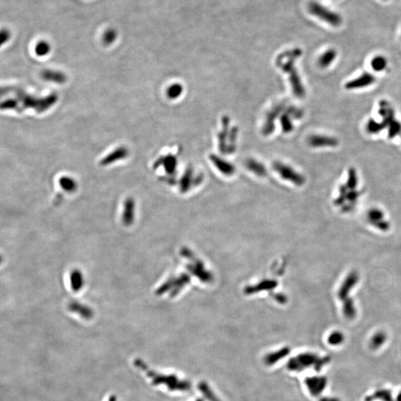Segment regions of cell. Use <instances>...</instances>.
<instances>
[{
  "instance_id": "6da1fadb",
  "label": "cell",
  "mask_w": 401,
  "mask_h": 401,
  "mask_svg": "<svg viewBox=\"0 0 401 401\" xmlns=\"http://www.w3.org/2000/svg\"><path fill=\"white\" fill-rule=\"evenodd\" d=\"M359 281V274L357 271H352L346 276L342 282L339 291V297L343 302L344 315L349 319H352L356 317L357 309L355 301L349 296L351 291L356 286Z\"/></svg>"
},
{
  "instance_id": "7a4b0ae2",
  "label": "cell",
  "mask_w": 401,
  "mask_h": 401,
  "mask_svg": "<svg viewBox=\"0 0 401 401\" xmlns=\"http://www.w3.org/2000/svg\"><path fill=\"white\" fill-rule=\"evenodd\" d=\"M329 362V358H319L316 354L307 352L291 358L287 362V368L291 372H301L305 369L314 367L319 372Z\"/></svg>"
},
{
  "instance_id": "3957f363",
  "label": "cell",
  "mask_w": 401,
  "mask_h": 401,
  "mask_svg": "<svg viewBox=\"0 0 401 401\" xmlns=\"http://www.w3.org/2000/svg\"><path fill=\"white\" fill-rule=\"evenodd\" d=\"M309 9L311 13L317 17L318 19L334 28H338L343 23V17L339 13L322 4L312 2L310 5Z\"/></svg>"
},
{
  "instance_id": "277c9868",
  "label": "cell",
  "mask_w": 401,
  "mask_h": 401,
  "mask_svg": "<svg viewBox=\"0 0 401 401\" xmlns=\"http://www.w3.org/2000/svg\"><path fill=\"white\" fill-rule=\"evenodd\" d=\"M149 376L152 377L153 382L155 384H165L171 390L174 391H188L190 389L191 385L190 382L183 380H180L175 375H158L153 372H149Z\"/></svg>"
},
{
  "instance_id": "5b68a950",
  "label": "cell",
  "mask_w": 401,
  "mask_h": 401,
  "mask_svg": "<svg viewBox=\"0 0 401 401\" xmlns=\"http://www.w3.org/2000/svg\"><path fill=\"white\" fill-rule=\"evenodd\" d=\"M299 54L294 57L293 54H291L289 61L285 64H281L282 69L286 72H290V81H291V87L293 88L294 94L297 97H302L305 95V90L303 85L301 83V79L299 78L298 73L296 72L295 68H294V60L296 59Z\"/></svg>"
},
{
  "instance_id": "8992f818",
  "label": "cell",
  "mask_w": 401,
  "mask_h": 401,
  "mask_svg": "<svg viewBox=\"0 0 401 401\" xmlns=\"http://www.w3.org/2000/svg\"><path fill=\"white\" fill-rule=\"evenodd\" d=\"M274 168L284 179L288 180L298 185H301L304 183L303 177L288 165L276 161L274 165Z\"/></svg>"
},
{
  "instance_id": "52a82bcc",
  "label": "cell",
  "mask_w": 401,
  "mask_h": 401,
  "mask_svg": "<svg viewBox=\"0 0 401 401\" xmlns=\"http://www.w3.org/2000/svg\"><path fill=\"white\" fill-rule=\"evenodd\" d=\"M326 378L322 376L308 377L305 380V384L310 394L318 397L324 392L327 386Z\"/></svg>"
},
{
  "instance_id": "ba28073f",
  "label": "cell",
  "mask_w": 401,
  "mask_h": 401,
  "mask_svg": "<svg viewBox=\"0 0 401 401\" xmlns=\"http://www.w3.org/2000/svg\"><path fill=\"white\" fill-rule=\"evenodd\" d=\"M368 221L372 226L381 231H387L390 228V224L385 218L384 212L378 208H372L367 215Z\"/></svg>"
},
{
  "instance_id": "9c48e42d",
  "label": "cell",
  "mask_w": 401,
  "mask_h": 401,
  "mask_svg": "<svg viewBox=\"0 0 401 401\" xmlns=\"http://www.w3.org/2000/svg\"><path fill=\"white\" fill-rule=\"evenodd\" d=\"M338 144L337 138L325 135H312L308 138V144L312 148H335Z\"/></svg>"
},
{
  "instance_id": "30bf717a",
  "label": "cell",
  "mask_w": 401,
  "mask_h": 401,
  "mask_svg": "<svg viewBox=\"0 0 401 401\" xmlns=\"http://www.w3.org/2000/svg\"><path fill=\"white\" fill-rule=\"evenodd\" d=\"M375 82V78L370 73H363L360 76L348 82L345 84V88L347 89H358L366 88L372 85Z\"/></svg>"
},
{
  "instance_id": "8fae6325",
  "label": "cell",
  "mask_w": 401,
  "mask_h": 401,
  "mask_svg": "<svg viewBox=\"0 0 401 401\" xmlns=\"http://www.w3.org/2000/svg\"><path fill=\"white\" fill-rule=\"evenodd\" d=\"M211 161H212L214 166L220 171L222 173L226 175H231L235 172V168L233 165H231V163L222 159L220 157L217 155H211Z\"/></svg>"
},
{
  "instance_id": "7c38bea8",
  "label": "cell",
  "mask_w": 401,
  "mask_h": 401,
  "mask_svg": "<svg viewBox=\"0 0 401 401\" xmlns=\"http://www.w3.org/2000/svg\"><path fill=\"white\" fill-rule=\"evenodd\" d=\"M379 114L382 116V122L385 127H387L389 123L395 120V112L389 102L382 101L380 103Z\"/></svg>"
},
{
  "instance_id": "4fadbf2b",
  "label": "cell",
  "mask_w": 401,
  "mask_h": 401,
  "mask_svg": "<svg viewBox=\"0 0 401 401\" xmlns=\"http://www.w3.org/2000/svg\"><path fill=\"white\" fill-rule=\"evenodd\" d=\"M291 352V349L288 347L282 348L275 352L268 354L264 358V362L268 366H273L276 362H279L281 359L286 358Z\"/></svg>"
},
{
  "instance_id": "5bb4252c",
  "label": "cell",
  "mask_w": 401,
  "mask_h": 401,
  "mask_svg": "<svg viewBox=\"0 0 401 401\" xmlns=\"http://www.w3.org/2000/svg\"><path fill=\"white\" fill-rule=\"evenodd\" d=\"M337 56H338V52L336 50L330 48L322 54L320 58L318 60V63L322 68H326L332 65V63L336 60Z\"/></svg>"
},
{
  "instance_id": "9a60e30c",
  "label": "cell",
  "mask_w": 401,
  "mask_h": 401,
  "mask_svg": "<svg viewBox=\"0 0 401 401\" xmlns=\"http://www.w3.org/2000/svg\"><path fill=\"white\" fill-rule=\"evenodd\" d=\"M246 166L249 169V170L252 171L253 172L259 175V176H264L266 174V169H265V167L263 166L262 163L259 162L256 160H248V162L246 163Z\"/></svg>"
},
{
  "instance_id": "2e32d148",
  "label": "cell",
  "mask_w": 401,
  "mask_h": 401,
  "mask_svg": "<svg viewBox=\"0 0 401 401\" xmlns=\"http://www.w3.org/2000/svg\"><path fill=\"white\" fill-rule=\"evenodd\" d=\"M388 65L387 59L382 55H377L371 61V66L375 71H382L386 69Z\"/></svg>"
},
{
  "instance_id": "e0dca14e",
  "label": "cell",
  "mask_w": 401,
  "mask_h": 401,
  "mask_svg": "<svg viewBox=\"0 0 401 401\" xmlns=\"http://www.w3.org/2000/svg\"><path fill=\"white\" fill-rule=\"evenodd\" d=\"M296 110H289V112H285L281 116L280 123L282 125V129L285 132H290L293 130V124L291 122V115H295Z\"/></svg>"
},
{
  "instance_id": "ac0fdd59",
  "label": "cell",
  "mask_w": 401,
  "mask_h": 401,
  "mask_svg": "<svg viewBox=\"0 0 401 401\" xmlns=\"http://www.w3.org/2000/svg\"><path fill=\"white\" fill-rule=\"evenodd\" d=\"M198 388H199V390L203 394L204 396L206 398L208 401H220V400L218 399V397H216L215 393L212 392V389L210 388V386H208L207 382H200L199 385H198Z\"/></svg>"
},
{
  "instance_id": "d6986e66",
  "label": "cell",
  "mask_w": 401,
  "mask_h": 401,
  "mask_svg": "<svg viewBox=\"0 0 401 401\" xmlns=\"http://www.w3.org/2000/svg\"><path fill=\"white\" fill-rule=\"evenodd\" d=\"M385 128H386V127H385L382 121L378 122L375 119L369 120L367 124H366V129H367L368 132L370 134L379 133Z\"/></svg>"
},
{
  "instance_id": "ffe728a7",
  "label": "cell",
  "mask_w": 401,
  "mask_h": 401,
  "mask_svg": "<svg viewBox=\"0 0 401 401\" xmlns=\"http://www.w3.org/2000/svg\"><path fill=\"white\" fill-rule=\"evenodd\" d=\"M386 340V334L381 332H378L371 339L370 346L374 349H378L381 345H383Z\"/></svg>"
},
{
  "instance_id": "44dd1931",
  "label": "cell",
  "mask_w": 401,
  "mask_h": 401,
  "mask_svg": "<svg viewBox=\"0 0 401 401\" xmlns=\"http://www.w3.org/2000/svg\"><path fill=\"white\" fill-rule=\"evenodd\" d=\"M386 127H388L389 138H393L399 134H401V123L397 120H393Z\"/></svg>"
},
{
  "instance_id": "7402d4cb",
  "label": "cell",
  "mask_w": 401,
  "mask_h": 401,
  "mask_svg": "<svg viewBox=\"0 0 401 401\" xmlns=\"http://www.w3.org/2000/svg\"><path fill=\"white\" fill-rule=\"evenodd\" d=\"M346 186L351 188H357L358 185V173L355 168H350L348 174L347 182L345 184Z\"/></svg>"
},
{
  "instance_id": "603a6c76",
  "label": "cell",
  "mask_w": 401,
  "mask_h": 401,
  "mask_svg": "<svg viewBox=\"0 0 401 401\" xmlns=\"http://www.w3.org/2000/svg\"><path fill=\"white\" fill-rule=\"evenodd\" d=\"M344 341V335L341 332H335L329 335L328 342L332 345H338Z\"/></svg>"
},
{
  "instance_id": "cb8c5ba5",
  "label": "cell",
  "mask_w": 401,
  "mask_h": 401,
  "mask_svg": "<svg viewBox=\"0 0 401 401\" xmlns=\"http://www.w3.org/2000/svg\"><path fill=\"white\" fill-rule=\"evenodd\" d=\"M182 91H183L182 85H180V84H174L168 88V97L172 98V99H175V98H178L182 94Z\"/></svg>"
},
{
  "instance_id": "d4e9b609",
  "label": "cell",
  "mask_w": 401,
  "mask_h": 401,
  "mask_svg": "<svg viewBox=\"0 0 401 401\" xmlns=\"http://www.w3.org/2000/svg\"><path fill=\"white\" fill-rule=\"evenodd\" d=\"M117 32L114 29H108L104 33L103 41L105 44H111L115 41Z\"/></svg>"
},
{
  "instance_id": "484cf974",
  "label": "cell",
  "mask_w": 401,
  "mask_h": 401,
  "mask_svg": "<svg viewBox=\"0 0 401 401\" xmlns=\"http://www.w3.org/2000/svg\"><path fill=\"white\" fill-rule=\"evenodd\" d=\"M50 50V45L48 42H39L38 44V45L36 46V53L38 54V55H45V54H48Z\"/></svg>"
},
{
  "instance_id": "4316f807",
  "label": "cell",
  "mask_w": 401,
  "mask_h": 401,
  "mask_svg": "<svg viewBox=\"0 0 401 401\" xmlns=\"http://www.w3.org/2000/svg\"><path fill=\"white\" fill-rule=\"evenodd\" d=\"M11 38V32L6 28L0 30V46L6 42Z\"/></svg>"
},
{
  "instance_id": "83f0119b",
  "label": "cell",
  "mask_w": 401,
  "mask_h": 401,
  "mask_svg": "<svg viewBox=\"0 0 401 401\" xmlns=\"http://www.w3.org/2000/svg\"><path fill=\"white\" fill-rule=\"evenodd\" d=\"M319 401H339V400L335 398H322L319 400Z\"/></svg>"
},
{
  "instance_id": "f1b7e54d",
  "label": "cell",
  "mask_w": 401,
  "mask_h": 401,
  "mask_svg": "<svg viewBox=\"0 0 401 401\" xmlns=\"http://www.w3.org/2000/svg\"><path fill=\"white\" fill-rule=\"evenodd\" d=\"M378 1H380V2H384V3H386V2H389V1H390V0H378Z\"/></svg>"
},
{
  "instance_id": "f546056e",
  "label": "cell",
  "mask_w": 401,
  "mask_h": 401,
  "mask_svg": "<svg viewBox=\"0 0 401 401\" xmlns=\"http://www.w3.org/2000/svg\"><path fill=\"white\" fill-rule=\"evenodd\" d=\"M398 401H401V394H400L399 396H398Z\"/></svg>"
},
{
  "instance_id": "4dcf8cb0",
  "label": "cell",
  "mask_w": 401,
  "mask_h": 401,
  "mask_svg": "<svg viewBox=\"0 0 401 401\" xmlns=\"http://www.w3.org/2000/svg\"><path fill=\"white\" fill-rule=\"evenodd\" d=\"M203 401V400H202V399H198V400H197V401Z\"/></svg>"
},
{
  "instance_id": "1f68e13d",
  "label": "cell",
  "mask_w": 401,
  "mask_h": 401,
  "mask_svg": "<svg viewBox=\"0 0 401 401\" xmlns=\"http://www.w3.org/2000/svg\"><path fill=\"white\" fill-rule=\"evenodd\" d=\"M0 262H1V258H0Z\"/></svg>"
}]
</instances>
